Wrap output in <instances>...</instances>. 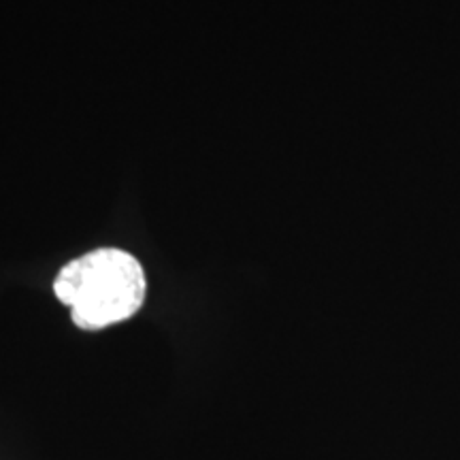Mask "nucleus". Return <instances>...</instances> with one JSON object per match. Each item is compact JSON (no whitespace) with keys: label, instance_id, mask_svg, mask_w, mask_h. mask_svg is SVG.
<instances>
[{"label":"nucleus","instance_id":"1","mask_svg":"<svg viewBox=\"0 0 460 460\" xmlns=\"http://www.w3.org/2000/svg\"><path fill=\"white\" fill-rule=\"evenodd\" d=\"M54 292L71 309L75 326L102 331L139 312L147 281L135 256L102 247L65 264L54 281Z\"/></svg>","mask_w":460,"mask_h":460}]
</instances>
